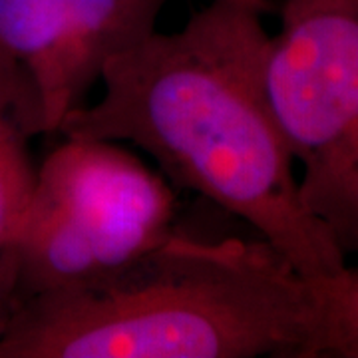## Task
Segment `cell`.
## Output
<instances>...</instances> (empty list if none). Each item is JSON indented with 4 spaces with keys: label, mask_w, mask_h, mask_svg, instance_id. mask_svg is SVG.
I'll return each mask as SVG.
<instances>
[{
    "label": "cell",
    "mask_w": 358,
    "mask_h": 358,
    "mask_svg": "<svg viewBox=\"0 0 358 358\" xmlns=\"http://www.w3.org/2000/svg\"><path fill=\"white\" fill-rule=\"evenodd\" d=\"M265 8L211 0L179 30H155L108 62L102 98L70 112L58 134L138 148L176 192L229 211L315 279L348 259L301 199L268 96Z\"/></svg>",
    "instance_id": "obj_1"
},
{
    "label": "cell",
    "mask_w": 358,
    "mask_h": 358,
    "mask_svg": "<svg viewBox=\"0 0 358 358\" xmlns=\"http://www.w3.org/2000/svg\"><path fill=\"white\" fill-rule=\"evenodd\" d=\"M313 313L267 241L173 233L110 281L20 303L0 358H303Z\"/></svg>",
    "instance_id": "obj_2"
},
{
    "label": "cell",
    "mask_w": 358,
    "mask_h": 358,
    "mask_svg": "<svg viewBox=\"0 0 358 358\" xmlns=\"http://www.w3.org/2000/svg\"><path fill=\"white\" fill-rule=\"evenodd\" d=\"M62 138L6 247L20 303L110 281L176 233V189L157 169L115 141Z\"/></svg>",
    "instance_id": "obj_3"
},
{
    "label": "cell",
    "mask_w": 358,
    "mask_h": 358,
    "mask_svg": "<svg viewBox=\"0 0 358 358\" xmlns=\"http://www.w3.org/2000/svg\"><path fill=\"white\" fill-rule=\"evenodd\" d=\"M267 86L303 203L358 265V0H281Z\"/></svg>",
    "instance_id": "obj_4"
},
{
    "label": "cell",
    "mask_w": 358,
    "mask_h": 358,
    "mask_svg": "<svg viewBox=\"0 0 358 358\" xmlns=\"http://www.w3.org/2000/svg\"><path fill=\"white\" fill-rule=\"evenodd\" d=\"M169 0H68L70 34L66 48L60 112L62 122L100 80L103 68L157 30ZM62 126V124H60Z\"/></svg>",
    "instance_id": "obj_5"
},
{
    "label": "cell",
    "mask_w": 358,
    "mask_h": 358,
    "mask_svg": "<svg viewBox=\"0 0 358 358\" xmlns=\"http://www.w3.org/2000/svg\"><path fill=\"white\" fill-rule=\"evenodd\" d=\"M48 134L32 78L0 50V251L22 227L38 178L30 141Z\"/></svg>",
    "instance_id": "obj_6"
},
{
    "label": "cell",
    "mask_w": 358,
    "mask_h": 358,
    "mask_svg": "<svg viewBox=\"0 0 358 358\" xmlns=\"http://www.w3.org/2000/svg\"><path fill=\"white\" fill-rule=\"evenodd\" d=\"M68 34V0H0V50L32 78L48 134H58L62 124L60 86Z\"/></svg>",
    "instance_id": "obj_7"
},
{
    "label": "cell",
    "mask_w": 358,
    "mask_h": 358,
    "mask_svg": "<svg viewBox=\"0 0 358 358\" xmlns=\"http://www.w3.org/2000/svg\"><path fill=\"white\" fill-rule=\"evenodd\" d=\"M308 285L315 313L303 358H358V265Z\"/></svg>",
    "instance_id": "obj_8"
},
{
    "label": "cell",
    "mask_w": 358,
    "mask_h": 358,
    "mask_svg": "<svg viewBox=\"0 0 358 358\" xmlns=\"http://www.w3.org/2000/svg\"><path fill=\"white\" fill-rule=\"evenodd\" d=\"M20 307L18 285H16V267L8 249L0 251V343L14 319V313Z\"/></svg>",
    "instance_id": "obj_9"
},
{
    "label": "cell",
    "mask_w": 358,
    "mask_h": 358,
    "mask_svg": "<svg viewBox=\"0 0 358 358\" xmlns=\"http://www.w3.org/2000/svg\"><path fill=\"white\" fill-rule=\"evenodd\" d=\"M263 2H267V4H268V0H263Z\"/></svg>",
    "instance_id": "obj_10"
}]
</instances>
